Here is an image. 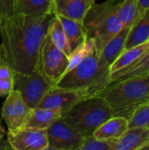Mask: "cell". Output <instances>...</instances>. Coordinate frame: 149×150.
Returning <instances> with one entry per match:
<instances>
[{
    "mask_svg": "<svg viewBox=\"0 0 149 150\" xmlns=\"http://www.w3.org/2000/svg\"><path fill=\"white\" fill-rule=\"evenodd\" d=\"M54 14H19L0 17V38L6 63L13 72L39 71L40 48Z\"/></svg>",
    "mask_w": 149,
    "mask_h": 150,
    "instance_id": "6da1fadb",
    "label": "cell"
},
{
    "mask_svg": "<svg viewBox=\"0 0 149 150\" xmlns=\"http://www.w3.org/2000/svg\"><path fill=\"white\" fill-rule=\"evenodd\" d=\"M111 76L110 65L100 57L95 47L74 69L63 75L55 86L83 91L96 96L111 84Z\"/></svg>",
    "mask_w": 149,
    "mask_h": 150,
    "instance_id": "7a4b0ae2",
    "label": "cell"
},
{
    "mask_svg": "<svg viewBox=\"0 0 149 150\" xmlns=\"http://www.w3.org/2000/svg\"><path fill=\"white\" fill-rule=\"evenodd\" d=\"M97 96L107 102L113 117L129 120L138 109L149 102V74L113 82Z\"/></svg>",
    "mask_w": 149,
    "mask_h": 150,
    "instance_id": "3957f363",
    "label": "cell"
},
{
    "mask_svg": "<svg viewBox=\"0 0 149 150\" xmlns=\"http://www.w3.org/2000/svg\"><path fill=\"white\" fill-rule=\"evenodd\" d=\"M117 6L115 0L95 4L83 21L87 39L93 40L99 54L105 45L123 28L117 14Z\"/></svg>",
    "mask_w": 149,
    "mask_h": 150,
    "instance_id": "277c9868",
    "label": "cell"
},
{
    "mask_svg": "<svg viewBox=\"0 0 149 150\" xmlns=\"http://www.w3.org/2000/svg\"><path fill=\"white\" fill-rule=\"evenodd\" d=\"M112 117L110 105L103 98L96 95L78 101L61 118L83 136H89Z\"/></svg>",
    "mask_w": 149,
    "mask_h": 150,
    "instance_id": "5b68a950",
    "label": "cell"
},
{
    "mask_svg": "<svg viewBox=\"0 0 149 150\" xmlns=\"http://www.w3.org/2000/svg\"><path fill=\"white\" fill-rule=\"evenodd\" d=\"M54 85L40 71L33 73L13 72V90L20 93L31 109L38 106L43 97Z\"/></svg>",
    "mask_w": 149,
    "mask_h": 150,
    "instance_id": "8992f818",
    "label": "cell"
},
{
    "mask_svg": "<svg viewBox=\"0 0 149 150\" xmlns=\"http://www.w3.org/2000/svg\"><path fill=\"white\" fill-rule=\"evenodd\" d=\"M68 64V56L55 47L47 36L40 52L39 71L54 85L64 75Z\"/></svg>",
    "mask_w": 149,
    "mask_h": 150,
    "instance_id": "52a82bcc",
    "label": "cell"
},
{
    "mask_svg": "<svg viewBox=\"0 0 149 150\" xmlns=\"http://www.w3.org/2000/svg\"><path fill=\"white\" fill-rule=\"evenodd\" d=\"M48 146L61 150H76L84 136L67 124L61 118L54 121L47 129Z\"/></svg>",
    "mask_w": 149,
    "mask_h": 150,
    "instance_id": "ba28073f",
    "label": "cell"
},
{
    "mask_svg": "<svg viewBox=\"0 0 149 150\" xmlns=\"http://www.w3.org/2000/svg\"><path fill=\"white\" fill-rule=\"evenodd\" d=\"M88 97L90 95L86 91L64 89L54 85L43 97L37 107L60 111L62 114L78 101Z\"/></svg>",
    "mask_w": 149,
    "mask_h": 150,
    "instance_id": "9c48e42d",
    "label": "cell"
},
{
    "mask_svg": "<svg viewBox=\"0 0 149 150\" xmlns=\"http://www.w3.org/2000/svg\"><path fill=\"white\" fill-rule=\"evenodd\" d=\"M30 111L31 108L20 93L13 90L6 97L2 107V118L8 127V132H15L22 128Z\"/></svg>",
    "mask_w": 149,
    "mask_h": 150,
    "instance_id": "30bf717a",
    "label": "cell"
},
{
    "mask_svg": "<svg viewBox=\"0 0 149 150\" xmlns=\"http://www.w3.org/2000/svg\"><path fill=\"white\" fill-rule=\"evenodd\" d=\"M6 141L12 150H42L48 147L47 130L20 128L8 132Z\"/></svg>",
    "mask_w": 149,
    "mask_h": 150,
    "instance_id": "8fae6325",
    "label": "cell"
},
{
    "mask_svg": "<svg viewBox=\"0 0 149 150\" xmlns=\"http://www.w3.org/2000/svg\"><path fill=\"white\" fill-rule=\"evenodd\" d=\"M95 4V0H52V12L83 22L87 12Z\"/></svg>",
    "mask_w": 149,
    "mask_h": 150,
    "instance_id": "7c38bea8",
    "label": "cell"
},
{
    "mask_svg": "<svg viewBox=\"0 0 149 150\" xmlns=\"http://www.w3.org/2000/svg\"><path fill=\"white\" fill-rule=\"evenodd\" d=\"M149 143V128L133 127L117 139L112 150H141Z\"/></svg>",
    "mask_w": 149,
    "mask_h": 150,
    "instance_id": "4fadbf2b",
    "label": "cell"
},
{
    "mask_svg": "<svg viewBox=\"0 0 149 150\" xmlns=\"http://www.w3.org/2000/svg\"><path fill=\"white\" fill-rule=\"evenodd\" d=\"M61 117V112L60 111L36 107L31 109L22 128L47 130Z\"/></svg>",
    "mask_w": 149,
    "mask_h": 150,
    "instance_id": "5bb4252c",
    "label": "cell"
},
{
    "mask_svg": "<svg viewBox=\"0 0 149 150\" xmlns=\"http://www.w3.org/2000/svg\"><path fill=\"white\" fill-rule=\"evenodd\" d=\"M128 129V120L123 117H112L92 134L97 140H116L122 136Z\"/></svg>",
    "mask_w": 149,
    "mask_h": 150,
    "instance_id": "9a60e30c",
    "label": "cell"
},
{
    "mask_svg": "<svg viewBox=\"0 0 149 150\" xmlns=\"http://www.w3.org/2000/svg\"><path fill=\"white\" fill-rule=\"evenodd\" d=\"M148 51L149 40L139 46L124 49L119 57L114 61V62L110 66L111 73L113 74L133 66L139 62Z\"/></svg>",
    "mask_w": 149,
    "mask_h": 150,
    "instance_id": "2e32d148",
    "label": "cell"
},
{
    "mask_svg": "<svg viewBox=\"0 0 149 150\" xmlns=\"http://www.w3.org/2000/svg\"><path fill=\"white\" fill-rule=\"evenodd\" d=\"M149 40V9L140 14L131 26L124 49H128Z\"/></svg>",
    "mask_w": 149,
    "mask_h": 150,
    "instance_id": "e0dca14e",
    "label": "cell"
},
{
    "mask_svg": "<svg viewBox=\"0 0 149 150\" xmlns=\"http://www.w3.org/2000/svg\"><path fill=\"white\" fill-rule=\"evenodd\" d=\"M57 17L62 25L68 45L72 52L87 40V36L83 28V22H79L62 16Z\"/></svg>",
    "mask_w": 149,
    "mask_h": 150,
    "instance_id": "ac0fdd59",
    "label": "cell"
},
{
    "mask_svg": "<svg viewBox=\"0 0 149 150\" xmlns=\"http://www.w3.org/2000/svg\"><path fill=\"white\" fill-rule=\"evenodd\" d=\"M130 27H123L104 47L100 57L110 66L119 57L125 48V44L129 33Z\"/></svg>",
    "mask_w": 149,
    "mask_h": 150,
    "instance_id": "d6986e66",
    "label": "cell"
},
{
    "mask_svg": "<svg viewBox=\"0 0 149 150\" xmlns=\"http://www.w3.org/2000/svg\"><path fill=\"white\" fill-rule=\"evenodd\" d=\"M15 11L27 15L50 12L52 0H15Z\"/></svg>",
    "mask_w": 149,
    "mask_h": 150,
    "instance_id": "ffe728a7",
    "label": "cell"
},
{
    "mask_svg": "<svg viewBox=\"0 0 149 150\" xmlns=\"http://www.w3.org/2000/svg\"><path fill=\"white\" fill-rule=\"evenodd\" d=\"M149 74V51L135 64L133 66L112 74V83L113 82H118L132 77H137V76H141Z\"/></svg>",
    "mask_w": 149,
    "mask_h": 150,
    "instance_id": "44dd1931",
    "label": "cell"
},
{
    "mask_svg": "<svg viewBox=\"0 0 149 150\" xmlns=\"http://www.w3.org/2000/svg\"><path fill=\"white\" fill-rule=\"evenodd\" d=\"M47 36L55 47L61 50L66 55L69 56V54H71V49L68 45L62 25L57 16H54L50 23Z\"/></svg>",
    "mask_w": 149,
    "mask_h": 150,
    "instance_id": "7402d4cb",
    "label": "cell"
},
{
    "mask_svg": "<svg viewBox=\"0 0 149 150\" xmlns=\"http://www.w3.org/2000/svg\"><path fill=\"white\" fill-rule=\"evenodd\" d=\"M117 14L123 27H130L140 16L137 0H124L118 3Z\"/></svg>",
    "mask_w": 149,
    "mask_h": 150,
    "instance_id": "603a6c76",
    "label": "cell"
},
{
    "mask_svg": "<svg viewBox=\"0 0 149 150\" xmlns=\"http://www.w3.org/2000/svg\"><path fill=\"white\" fill-rule=\"evenodd\" d=\"M96 47L95 42L91 39H87L83 44L78 46L75 50L71 52L68 56V64L66 69L64 75L74 69L93 48Z\"/></svg>",
    "mask_w": 149,
    "mask_h": 150,
    "instance_id": "cb8c5ba5",
    "label": "cell"
},
{
    "mask_svg": "<svg viewBox=\"0 0 149 150\" xmlns=\"http://www.w3.org/2000/svg\"><path fill=\"white\" fill-rule=\"evenodd\" d=\"M116 140H97L93 135L84 136L81 145L76 150H112Z\"/></svg>",
    "mask_w": 149,
    "mask_h": 150,
    "instance_id": "d4e9b609",
    "label": "cell"
},
{
    "mask_svg": "<svg viewBox=\"0 0 149 150\" xmlns=\"http://www.w3.org/2000/svg\"><path fill=\"white\" fill-rule=\"evenodd\" d=\"M149 128V102L138 109L128 120V128Z\"/></svg>",
    "mask_w": 149,
    "mask_h": 150,
    "instance_id": "484cf974",
    "label": "cell"
},
{
    "mask_svg": "<svg viewBox=\"0 0 149 150\" xmlns=\"http://www.w3.org/2000/svg\"><path fill=\"white\" fill-rule=\"evenodd\" d=\"M15 13V0H0V17H11Z\"/></svg>",
    "mask_w": 149,
    "mask_h": 150,
    "instance_id": "4316f807",
    "label": "cell"
},
{
    "mask_svg": "<svg viewBox=\"0 0 149 150\" xmlns=\"http://www.w3.org/2000/svg\"><path fill=\"white\" fill-rule=\"evenodd\" d=\"M13 91V78L0 79V97H7Z\"/></svg>",
    "mask_w": 149,
    "mask_h": 150,
    "instance_id": "83f0119b",
    "label": "cell"
},
{
    "mask_svg": "<svg viewBox=\"0 0 149 150\" xmlns=\"http://www.w3.org/2000/svg\"><path fill=\"white\" fill-rule=\"evenodd\" d=\"M13 78V71L8 64L0 65V79H11Z\"/></svg>",
    "mask_w": 149,
    "mask_h": 150,
    "instance_id": "f1b7e54d",
    "label": "cell"
},
{
    "mask_svg": "<svg viewBox=\"0 0 149 150\" xmlns=\"http://www.w3.org/2000/svg\"><path fill=\"white\" fill-rule=\"evenodd\" d=\"M140 14L149 9V0H137Z\"/></svg>",
    "mask_w": 149,
    "mask_h": 150,
    "instance_id": "f546056e",
    "label": "cell"
},
{
    "mask_svg": "<svg viewBox=\"0 0 149 150\" xmlns=\"http://www.w3.org/2000/svg\"><path fill=\"white\" fill-rule=\"evenodd\" d=\"M5 63H6V61H5V57H4V53L3 47H2V46L0 44V65L1 64H5Z\"/></svg>",
    "mask_w": 149,
    "mask_h": 150,
    "instance_id": "4dcf8cb0",
    "label": "cell"
},
{
    "mask_svg": "<svg viewBox=\"0 0 149 150\" xmlns=\"http://www.w3.org/2000/svg\"><path fill=\"white\" fill-rule=\"evenodd\" d=\"M5 134H6L5 130H4V128L3 127V126L0 124V142L4 139V137Z\"/></svg>",
    "mask_w": 149,
    "mask_h": 150,
    "instance_id": "1f68e13d",
    "label": "cell"
},
{
    "mask_svg": "<svg viewBox=\"0 0 149 150\" xmlns=\"http://www.w3.org/2000/svg\"><path fill=\"white\" fill-rule=\"evenodd\" d=\"M6 145H7V141L2 140L0 142V150H5L6 149Z\"/></svg>",
    "mask_w": 149,
    "mask_h": 150,
    "instance_id": "d6a6232c",
    "label": "cell"
},
{
    "mask_svg": "<svg viewBox=\"0 0 149 150\" xmlns=\"http://www.w3.org/2000/svg\"><path fill=\"white\" fill-rule=\"evenodd\" d=\"M5 150H12L11 149V148L9 146V144H8V142H7V145H6V149ZM42 150H61V149H54V148H52V147H47L46 149H44Z\"/></svg>",
    "mask_w": 149,
    "mask_h": 150,
    "instance_id": "836d02e7",
    "label": "cell"
},
{
    "mask_svg": "<svg viewBox=\"0 0 149 150\" xmlns=\"http://www.w3.org/2000/svg\"><path fill=\"white\" fill-rule=\"evenodd\" d=\"M148 146H149V143H148Z\"/></svg>",
    "mask_w": 149,
    "mask_h": 150,
    "instance_id": "e575fe53",
    "label": "cell"
}]
</instances>
